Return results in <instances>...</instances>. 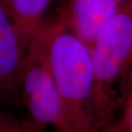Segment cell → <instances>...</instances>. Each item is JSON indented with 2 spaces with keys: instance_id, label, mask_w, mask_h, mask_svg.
Instances as JSON below:
<instances>
[{
  "instance_id": "obj_3",
  "label": "cell",
  "mask_w": 132,
  "mask_h": 132,
  "mask_svg": "<svg viewBox=\"0 0 132 132\" xmlns=\"http://www.w3.org/2000/svg\"><path fill=\"white\" fill-rule=\"evenodd\" d=\"M15 90L21 95L29 122L47 130L69 132L63 101L50 72L42 42L34 34L29 42Z\"/></svg>"
},
{
  "instance_id": "obj_6",
  "label": "cell",
  "mask_w": 132,
  "mask_h": 132,
  "mask_svg": "<svg viewBox=\"0 0 132 132\" xmlns=\"http://www.w3.org/2000/svg\"><path fill=\"white\" fill-rule=\"evenodd\" d=\"M27 40L40 25L51 0H0Z\"/></svg>"
},
{
  "instance_id": "obj_4",
  "label": "cell",
  "mask_w": 132,
  "mask_h": 132,
  "mask_svg": "<svg viewBox=\"0 0 132 132\" xmlns=\"http://www.w3.org/2000/svg\"><path fill=\"white\" fill-rule=\"evenodd\" d=\"M126 0H67L59 14L67 29L89 48Z\"/></svg>"
},
{
  "instance_id": "obj_10",
  "label": "cell",
  "mask_w": 132,
  "mask_h": 132,
  "mask_svg": "<svg viewBox=\"0 0 132 132\" xmlns=\"http://www.w3.org/2000/svg\"><path fill=\"white\" fill-rule=\"evenodd\" d=\"M127 85L128 87H130V89H132V57L130 64V68H129L128 72V79H127Z\"/></svg>"
},
{
  "instance_id": "obj_9",
  "label": "cell",
  "mask_w": 132,
  "mask_h": 132,
  "mask_svg": "<svg viewBox=\"0 0 132 132\" xmlns=\"http://www.w3.org/2000/svg\"><path fill=\"white\" fill-rule=\"evenodd\" d=\"M100 132H128L122 120L117 122H109L101 130Z\"/></svg>"
},
{
  "instance_id": "obj_2",
  "label": "cell",
  "mask_w": 132,
  "mask_h": 132,
  "mask_svg": "<svg viewBox=\"0 0 132 132\" xmlns=\"http://www.w3.org/2000/svg\"><path fill=\"white\" fill-rule=\"evenodd\" d=\"M90 51L95 113L102 129L119 105L120 86L128 79L132 57V0H126L101 30Z\"/></svg>"
},
{
  "instance_id": "obj_7",
  "label": "cell",
  "mask_w": 132,
  "mask_h": 132,
  "mask_svg": "<svg viewBox=\"0 0 132 132\" xmlns=\"http://www.w3.org/2000/svg\"><path fill=\"white\" fill-rule=\"evenodd\" d=\"M0 132H47L28 120H20L0 114Z\"/></svg>"
},
{
  "instance_id": "obj_8",
  "label": "cell",
  "mask_w": 132,
  "mask_h": 132,
  "mask_svg": "<svg viewBox=\"0 0 132 132\" xmlns=\"http://www.w3.org/2000/svg\"><path fill=\"white\" fill-rule=\"evenodd\" d=\"M128 132H132V89L129 92L125 100V114L121 119Z\"/></svg>"
},
{
  "instance_id": "obj_1",
  "label": "cell",
  "mask_w": 132,
  "mask_h": 132,
  "mask_svg": "<svg viewBox=\"0 0 132 132\" xmlns=\"http://www.w3.org/2000/svg\"><path fill=\"white\" fill-rule=\"evenodd\" d=\"M34 34L63 101L69 132H100L90 48L58 20L44 21Z\"/></svg>"
},
{
  "instance_id": "obj_5",
  "label": "cell",
  "mask_w": 132,
  "mask_h": 132,
  "mask_svg": "<svg viewBox=\"0 0 132 132\" xmlns=\"http://www.w3.org/2000/svg\"><path fill=\"white\" fill-rule=\"evenodd\" d=\"M30 40L18 28L0 1V90L12 92L24 61Z\"/></svg>"
}]
</instances>
